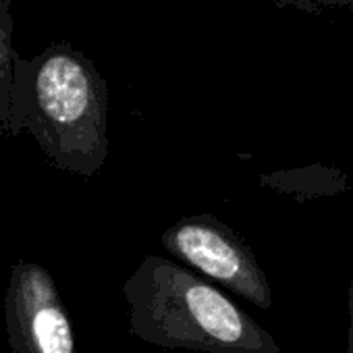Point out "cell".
<instances>
[{"instance_id":"1","label":"cell","mask_w":353,"mask_h":353,"mask_svg":"<svg viewBox=\"0 0 353 353\" xmlns=\"http://www.w3.org/2000/svg\"><path fill=\"white\" fill-rule=\"evenodd\" d=\"M34 135L61 170L96 176L108 156V85L94 63L67 42L34 59L17 54L9 137Z\"/></svg>"},{"instance_id":"2","label":"cell","mask_w":353,"mask_h":353,"mask_svg":"<svg viewBox=\"0 0 353 353\" xmlns=\"http://www.w3.org/2000/svg\"><path fill=\"white\" fill-rule=\"evenodd\" d=\"M129 328L162 347L204 353H283L274 336L188 266L148 254L125 281Z\"/></svg>"},{"instance_id":"3","label":"cell","mask_w":353,"mask_h":353,"mask_svg":"<svg viewBox=\"0 0 353 353\" xmlns=\"http://www.w3.org/2000/svg\"><path fill=\"white\" fill-rule=\"evenodd\" d=\"M172 260L208 276L241 299L268 310L272 291L252 248L229 225L212 214L181 216L160 235Z\"/></svg>"},{"instance_id":"4","label":"cell","mask_w":353,"mask_h":353,"mask_svg":"<svg viewBox=\"0 0 353 353\" xmlns=\"http://www.w3.org/2000/svg\"><path fill=\"white\" fill-rule=\"evenodd\" d=\"M5 324L13 353H77L67 305L52 274L38 262L11 266Z\"/></svg>"},{"instance_id":"5","label":"cell","mask_w":353,"mask_h":353,"mask_svg":"<svg viewBox=\"0 0 353 353\" xmlns=\"http://www.w3.org/2000/svg\"><path fill=\"white\" fill-rule=\"evenodd\" d=\"M13 28L11 0H0V131L3 133H9L13 63L17 59L13 48Z\"/></svg>"},{"instance_id":"6","label":"cell","mask_w":353,"mask_h":353,"mask_svg":"<svg viewBox=\"0 0 353 353\" xmlns=\"http://www.w3.org/2000/svg\"><path fill=\"white\" fill-rule=\"evenodd\" d=\"M347 353H353V281L349 287V328H347Z\"/></svg>"}]
</instances>
